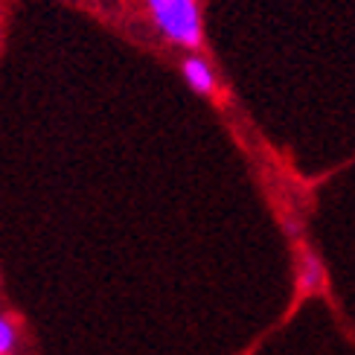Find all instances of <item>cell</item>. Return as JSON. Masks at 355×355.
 Here are the masks:
<instances>
[{
  "instance_id": "1",
  "label": "cell",
  "mask_w": 355,
  "mask_h": 355,
  "mask_svg": "<svg viewBox=\"0 0 355 355\" xmlns=\"http://www.w3.org/2000/svg\"><path fill=\"white\" fill-rule=\"evenodd\" d=\"M152 24L169 44L184 50H198L204 41L198 0H146Z\"/></svg>"
},
{
  "instance_id": "2",
  "label": "cell",
  "mask_w": 355,
  "mask_h": 355,
  "mask_svg": "<svg viewBox=\"0 0 355 355\" xmlns=\"http://www.w3.org/2000/svg\"><path fill=\"white\" fill-rule=\"evenodd\" d=\"M181 70H184L187 85H189L196 94L210 96V94L216 91V73H213V67L207 64L201 55H196V53L187 55V58H184V64H181Z\"/></svg>"
},
{
  "instance_id": "3",
  "label": "cell",
  "mask_w": 355,
  "mask_h": 355,
  "mask_svg": "<svg viewBox=\"0 0 355 355\" xmlns=\"http://www.w3.org/2000/svg\"><path fill=\"white\" fill-rule=\"evenodd\" d=\"M323 265L320 259L312 254V250H303L300 254V268H297V283L303 291H318L323 288Z\"/></svg>"
},
{
  "instance_id": "4",
  "label": "cell",
  "mask_w": 355,
  "mask_h": 355,
  "mask_svg": "<svg viewBox=\"0 0 355 355\" xmlns=\"http://www.w3.org/2000/svg\"><path fill=\"white\" fill-rule=\"evenodd\" d=\"M15 344H18V332H15V323L0 315V355H12Z\"/></svg>"
}]
</instances>
